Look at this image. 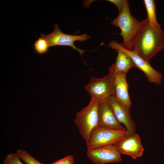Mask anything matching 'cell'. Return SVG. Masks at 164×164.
Masks as SVG:
<instances>
[{
    "mask_svg": "<svg viewBox=\"0 0 164 164\" xmlns=\"http://www.w3.org/2000/svg\"><path fill=\"white\" fill-rule=\"evenodd\" d=\"M74 161L73 156L69 155L58 160L51 164H73Z\"/></svg>",
    "mask_w": 164,
    "mask_h": 164,
    "instance_id": "obj_18",
    "label": "cell"
},
{
    "mask_svg": "<svg viewBox=\"0 0 164 164\" xmlns=\"http://www.w3.org/2000/svg\"><path fill=\"white\" fill-rule=\"evenodd\" d=\"M114 73L113 64L105 76L100 78L91 77L89 82L84 87L91 98L101 102L108 101L109 98L114 96Z\"/></svg>",
    "mask_w": 164,
    "mask_h": 164,
    "instance_id": "obj_4",
    "label": "cell"
},
{
    "mask_svg": "<svg viewBox=\"0 0 164 164\" xmlns=\"http://www.w3.org/2000/svg\"><path fill=\"white\" fill-rule=\"evenodd\" d=\"M127 135L126 129H114L98 126L91 134L86 145L87 151L102 146L116 145Z\"/></svg>",
    "mask_w": 164,
    "mask_h": 164,
    "instance_id": "obj_5",
    "label": "cell"
},
{
    "mask_svg": "<svg viewBox=\"0 0 164 164\" xmlns=\"http://www.w3.org/2000/svg\"><path fill=\"white\" fill-rule=\"evenodd\" d=\"M41 36L46 40L49 47L57 46H69L77 50L81 55L86 51L76 47L74 44V42L77 41L83 42L90 38L86 34L73 35L64 33L61 31L56 23L54 25V29L52 32L46 35L41 33Z\"/></svg>",
    "mask_w": 164,
    "mask_h": 164,
    "instance_id": "obj_7",
    "label": "cell"
},
{
    "mask_svg": "<svg viewBox=\"0 0 164 164\" xmlns=\"http://www.w3.org/2000/svg\"><path fill=\"white\" fill-rule=\"evenodd\" d=\"M164 48V33L161 26H152L148 21L136 38L133 50L149 62Z\"/></svg>",
    "mask_w": 164,
    "mask_h": 164,
    "instance_id": "obj_1",
    "label": "cell"
},
{
    "mask_svg": "<svg viewBox=\"0 0 164 164\" xmlns=\"http://www.w3.org/2000/svg\"><path fill=\"white\" fill-rule=\"evenodd\" d=\"M15 154L20 159L27 164H42L24 150L18 149Z\"/></svg>",
    "mask_w": 164,
    "mask_h": 164,
    "instance_id": "obj_16",
    "label": "cell"
},
{
    "mask_svg": "<svg viewBox=\"0 0 164 164\" xmlns=\"http://www.w3.org/2000/svg\"><path fill=\"white\" fill-rule=\"evenodd\" d=\"M87 151V156L95 164L118 163L122 161L121 154L115 145L102 146Z\"/></svg>",
    "mask_w": 164,
    "mask_h": 164,
    "instance_id": "obj_8",
    "label": "cell"
},
{
    "mask_svg": "<svg viewBox=\"0 0 164 164\" xmlns=\"http://www.w3.org/2000/svg\"><path fill=\"white\" fill-rule=\"evenodd\" d=\"M117 119L121 124H123L128 135L135 133V125L132 119L130 110L120 104L116 99L114 96L108 100Z\"/></svg>",
    "mask_w": 164,
    "mask_h": 164,
    "instance_id": "obj_11",
    "label": "cell"
},
{
    "mask_svg": "<svg viewBox=\"0 0 164 164\" xmlns=\"http://www.w3.org/2000/svg\"><path fill=\"white\" fill-rule=\"evenodd\" d=\"M49 47L46 40L44 38L39 37L36 40L34 44V48L35 51L40 54L46 53Z\"/></svg>",
    "mask_w": 164,
    "mask_h": 164,
    "instance_id": "obj_15",
    "label": "cell"
},
{
    "mask_svg": "<svg viewBox=\"0 0 164 164\" xmlns=\"http://www.w3.org/2000/svg\"><path fill=\"white\" fill-rule=\"evenodd\" d=\"M98 126L114 129H126L115 117L108 101L100 102Z\"/></svg>",
    "mask_w": 164,
    "mask_h": 164,
    "instance_id": "obj_12",
    "label": "cell"
},
{
    "mask_svg": "<svg viewBox=\"0 0 164 164\" xmlns=\"http://www.w3.org/2000/svg\"><path fill=\"white\" fill-rule=\"evenodd\" d=\"M115 145L121 154L129 156L134 159L141 157L144 151L140 137L135 133L127 135Z\"/></svg>",
    "mask_w": 164,
    "mask_h": 164,
    "instance_id": "obj_9",
    "label": "cell"
},
{
    "mask_svg": "<svg viewBox=\"0 0 164 164\" xmlns=\"http://www.w3.org/2000/svg\"><path fill=\"white\" fill-rule=\"evenodd\" d=\"M126 75L122 72H114V97L120 104L130 110L131 102L128 93V85L126 80Z\"/></svg>",
    "mask_w": 164,
    "mask_h": 164,
    "instance_id": "obj_10",
    "label": "cell"
},
{
    "mask_svg": "<svg viewBox=\"0 0 164 164\" xmlns=\"http://www.w3.org/2000/svg\"><path fill=\"white\" fill-rule=\"evenodd\" d=\"M118 52L115 63L114 64L115 72L127 73L131 68L135 67L132 60L130 56L123 50H115Z\"/></svg>",
    "mask_w": 164,
    "mask_h": 164,
    "instance_id": "obj_13",
    "label": "cell"
},
{
    "mask_svg": "<svg viewBox=\"0 0 164 164\" xmlns=\"http://www.w3.org/2000/svg\"><path fill=\"white\" fill-rule=\"evenodd\" d=\"M148 21L146 18L139 21L133 16L130 12L128 1L124 0L122 9L111 24L119 27L121 30L119 34L123 39L122 42L120 43L122 46L126 49L132 50L136 38Z\"/></svg>",
    "mask_w": 164,
    "mask_h": 164,
    "instance_id": "obj_2",
    "label": "cell"
},
{
    "mask_svg": "<svg viewBox=\"0 0 164 164\" xmlns=\"http://www.w3.org/2000/svg\"><path fill=\"white\" fill-rule=\"evenodd\" d=\"M99 103L98 100L91 98L88 104L76 115L74 123L86 145L92 132L98 126Z\"/></svg>",
    "mask_w": 164,
    "mask_h": 164,
    "instance_id": "obj_3",
    "label": "cell"
},
{
    "mask_svg": "<svg viewBox=\"0 0 164 164\" xmlns=\"http://www.w3.org/2000/svg\"><path fill=\"white\" fill-rule=\"evenodd\" d=\"M107 1L115 5L119 12L122 9L124 2V0H108Z\"/></svg>",
    "mask_w": 164,
    "mask_h": 164,
    "instance_id": "obj_19",
    "label": "cell"
},
{
    "mask_svg": "<svg viewBox=\"0 0 164 164\" xmlns=\"http://www.w3.org/2000/svg\"><path fill=\"white\" fill-rule=\"evenodd\" d=\"M3 164H23L15 153L7 155L3 161Z\"/></svg>",
    "mask_w": 164,
    "mask_h": 164,
    "instance_id": "obj_17",
    "label": "cell"
},
{
    "mask_svg": "<svg viewBox=\"0 0 164 164\" xmlns=\"http://www.w3.org/2000/svg\"><path fill=\"white\" fill-rule=\"evenodd\" d=\"M108 46L115 50H121L127 53L132 60L135 67L144 73L149 82L157 84H161L162 74L154 69L149 62L144 60L135 50L126 49L115 41L109 43Z\"/></svg>",
    "mask_w": 164,
    "mask_h": 164,
    "instance_id": "obj_6",
    "label": "cell"
},
{
    "mask_svg": "<svg viewBox=\"0 0 164 164\" xmlns=\"http://www.w3.org/2000/svg\"><path fill=\"white\" fill-rule=\"evenodd\" d=\"M144 4L147 13V17L150 24L155 26H161L157 19L155 5L153 0H144Z\"/></svg>",
    "mask_w": 164,
    "mask_h": 164,
    "instance_id": "obj_14",
    "label": "cell"
}]
</instances>
